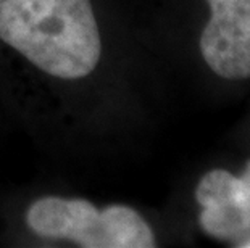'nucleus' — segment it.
I'll return each instance as SVG.
<instances>
[{"label": "nucleus", "mask_w": 250, "mask_h": 248, "mask_svg": "<svg viewBox=\"0 0 250 248\" xmlns=\"http://www.w3.org/2000/svg\"><path fill=\"white\" fill-rule=\"evenodd\" d=\"M0 40L60 79L89 76L102 55L90 0H0Z\"/></svg>", "instance_id": "nucleus-1"}, {"label": "nucleus", "mask_w": 250, "mask_h": 248, "mask_svg": "<svg viewBox=\"0 0 250 248\" xmlns=\"http://www.w3.org/2000/svg\"><path fill=\"white\" fill-rule=\"evenodd\" d=\"M26 224L42 239H63L84 248H152L155 235L126 205L95 208L83 198L44 197L26 211Z\"/></svg>", "instance_id": "nucleus-2"}, {"label": "nucleus", "mask_w": 250, "mask_h": 248, "mask_svg": "<svg viewBox=\"0 0 250 248\" xmlns=\"http://www.w3.org/2000/svg\"><path fill=\"white\" fill-rule=\"evenodd\" d=\"M211 17L200 36V52L215 75L250 77V0H207Z\"/></svg>", "instance_id": "nucleus-3"}, {"label": "nucleus", "mask_w": 250, "mask_h": 248, "mask_svg": "<svg viewBox=\"0 0 250 248\" xmlns=\"http://www.w3.org/2000/svg\"><path fill=\"white\" fill-rule=\"evenodd\" d=\"M205 234L218 240H237L250 232V181L225 170L207 172L195 189Z\"/></svg>", "instance_id": "nucleus-4"}, {"label": "nucleus", "mask_w": 250, "mask_h": 248, "mask_svg": "<svg viewBox=\"0 0 250 248\" xmlns=\"http://www.w3.org/2000/svg\"><path fill=\"white\" fill-rule=\"evenodd\" d=\"M244 177H247L249 181H250V163H247V166H246V171H244V174H242Z\"/></svg>", "instance_id": "nucleus-5"}, {"label": "nucleus", "mask_w": 250, "mask_h": 248, "mask_svg": "<svg viewBox=\"0 0 250 248\" xmlns=\"http://www.w3.org/2000/svg\"><path fill=\"white\" fill-rule=\"evenodd\" d=\"M237 247H241V248H250V239L249 240H244V244H237Z\"/></svg>", "instance_id": "nucleus-6"}]
</instances>
